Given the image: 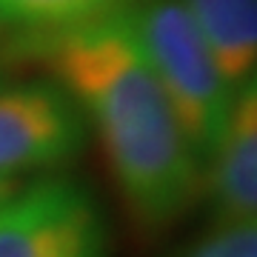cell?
Returning a JSON list of instances; mask_svg holds the SVG:
<instances>
[{"mask_svg": "<svg viewBox=\"0 0 257 257\" xmlns=\"http://www.w3.org/2000/svg\"><path fill=\"white\" fill-rule=\"evenodd\" d=\"M23 43L97 132L128 217L149 234L183 220L203 200V157L123 15Z\"/></svg>", "mask_w": 257, "mask_h": 257, "instance_id": "1", "label": "cell"}, {"mask_svg": "<svg viewBox=\"0 0 257 257\" xmlns=\"http://www.w3.org/2000/svg\"><path fill=\"white\" fill-rule=\"evenodd\" d=\"M120 15L206 166L234 89L220 74L183 0H132Z\"/></svg>", "mask_w": 257, "mask_h": 257, "instance_id": "2", "label": "cell"}, {"mask_svg": "<svg viewBox=\"0 0 257 257\" xmlns=\"http://www.w3.org/2000/svg\"><path fill=\"white\" fill-rule=\"evenodd\" d=\"M0 257H109L100 203L69 177L15 189L0 200Z\"/></svg>", "mask_w": 257, "mask_h": 257, "instance_id": "3", "label": "cell"}, {"mask_svg": "<svg viewBox=\"0 0 257 257\" xmlns=\"http://www.w3.org/2000/svg\"><path fill=\"white\" fill-rule=\"evenodd\" d=\"M86 126L57 80L0 86V180L74 160L86 146Z\"/></svg>", "mask_w": 257, "mask_h": 257, "instance_id": "4", "label": "cell"}, {"mask_svg": "<svg viewBox=\"0 0 257 257\" xmlns=\"http://www.w3.org/2000/svg\"><path fill=\"white\" fill-rule=\"evenodd\" d=\"M203 203L211 223L257 217V77L231 97L229 114L203 166Z\"/></svg>", "mask_w": 257, "mask_h": 257, "instance_id": "5", "label": "cell"}, {"mask_svg": "<svg viewBox=\"0 0 257 257\" xmlns=\"http://www.w3.org/2000/svg\"><path fill=\"white\" fill-rule=\"evenodd\" d=\"M231 89L257 77V0H183Z\"/></svg>", "mask_w": 257, "mask_h": 257, "instance_id": "6", "label": "cell"}, {"mask_svg": "<svg viewBox=\"0 0 257 257\" xmlns=\"http://www.w3.org/2000/svg\"><path fill=\"white\" fill-rule=\"evenodd\" d=\"M128 3L132 0H0V29L18 32L23 40L46 37L109 18Z\"/></svg>", "mask_w": 257, "mask_h": 257, "instance_id": "7", "label": "cell"}, {"mask_svg": "<svg viewBox=\"0 0 257 257\" xmlns=\"http://www.w3.org/2000/svg\"><path fill=\"white\" fill-rule=\"evenodd\" d=\"M172 257H257V217L211 223L200 240Z\"/></svg>", "mask_w": 257, "mask_h": 257, "instance_id": "8", "label": "cell"}, {"mask_svg": "<svg viewBox=\"0 0 257 257\" xmlns=\"http://www.w3.org/2000/svg\"><path fill=\"white\" fill-rule=\"evenodd\" d=\"M12 192H15V180H0V200Z\"/></svg>", "mask_w": 257, "mask_h": 257, "instance_id": "9", "label": "cell"}]
</instances>
